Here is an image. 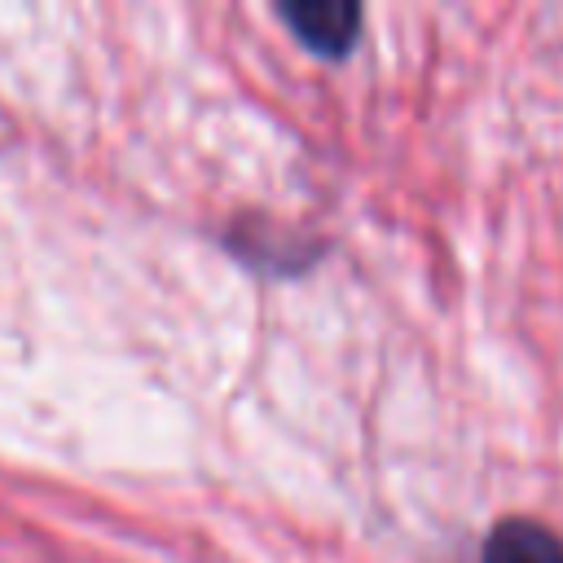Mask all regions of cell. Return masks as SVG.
Masks as SVG:
<instances>
[{
    "label": "cell",
    "mask_w": 563,
    "mask_h": 563,
    "mask_svg": "<svg viewBox=\"0 0 563 563\" xmlns=\"http://www.w3.org/2000/svg\"><path fill=\"white\" fill-rule=\"evenodd\" d=\"M277 18L317 57H343L361 35V4L352 0H282Z\"/></svg>",
    "instance_id": "6da1fadb"
},
{
    "label": "cell",
    "mask_w": 563,
    "mask_h": 563,
    "mask_svg": "<svg viewBox=\"0 0 563 563\" xmlns=\"http://www.w3.org/2000/svg\"><path fill=\"white\" fill-rule=\"evenodd\" d=\"M484 563H563V537L537 519H501L484 541Z\"/></svg>",
    "instance_id": "7a4b0ae2"
},
{
    "label": "cell",
    "mask_w": 563,
    "mask_h": 563,
    "mask_svg": "<svg viewBox=\"0 0 563 563\" xmlns=\"http://www.w3.org/2000/svg\"><path fill=\"white\" fill-rule=\"evenodd\" d=\"M229 251H238L242 260H251L255 268H282V260L277 255H286V264L290 268H299L303 264V251H299V242L295 238H277L273 229H264V224H251V233L246 229H233L229 238Z\"/></svg>",
    "instance_id": "3957f363"
}]
</instances>
